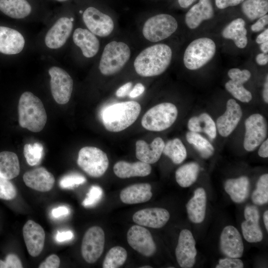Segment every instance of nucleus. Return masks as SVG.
<instances>
[{
	"label": "nucleus",
	"mask_w": 268,
	"mask_h": 268,
	"mask_svg": "<svg viewBox=\"0 0 268 268\" xmlns=\"http://www.w3.org/2000/svg\"><path fill=\"white\" fill-rule=\"evenodd\" d=\"M214 42L210 38H200L193 41L187 47L183 61L186 68L196 70L204 66L214 57Z\"/></svg>",
	"instance_id": "6"
},
{
	"label": "nucleus",
	"mask_w": 268,
	"mask_h": 268,
	"mask_svg": "<svg viewBox=\"0 0 268 268\" xmlns=\"http://www.w3.org/2000/svg\"><path fill=\"white\" fill-rule=\"evenodd\" d=\"M56 1H59V2H65V1H67L68 0H55Z\"/></svg>",
	"instance_id": "62"
},
{
	"label": "nucleus",
	"mask_w": 268,
	"mask_h": 268,
	"mask_svg": "<svg viewBox=\"0 0 268 268\" xmlns=\"http://www.w3.org/2000/svg\"><path fill=\"white\" fill-rule=\"evenodd\" d=\"M16 195V188L9 180L0 176V199L11 200L14 199Z\"/></svg>",
	"instance_id": "42"
},
{
	"label": "nucleus",
	"mask_w": 268,
	"mask_h": 268,
	"mask_svg": "<svg viewBox=\"0 0 268 268\" xmlns=\"http://www.w3.org/2000/svg\"><path fill=\"white\" fill-rule=\"evenodd\" d=\"M43 147L39 142L33 144H26L24 146L23 153L28 164L30 166L39 164L43 157Z\"/></svg>",
	"instance_id": "40"
},
{
	"label": "nucleus",
	"mask_w": 268,
	"mask_h": 268,
	"mask_svg": "<svg viewBox=\"0 0 268 268\" xmlns=\"http://www.w3.org/2000/svg\"><path fill=\"white\" fill-rule=\"evenodd\" d=\"M247 33L245 21L241 18H238L225 27L222 35L225 39L232 40L237 47L243 49L248 43Z\"/></svg>",
	"instance_id": "31"
},
{
	"label": "nucleus",
	"mask_w": 268,
	"mask_h": 268,
	"mask_svg": "<svg viewBox=\"0 0 268 268\" xmlns=\"http://www.w3.org/2000/svg\"><path fill=\"white\" fill-rule=\"evenodd\" d=\"M52 95L55 101L61 105L68 102L73 91V81L64 68L53 66L48 69Z\"/></svg>",
	"instance_id": "10"
},
{
	"label": "nucleus",
	"mask_w": 268,
	"mask_h": 268,
	"mask_svg": "<svg viewBox=\"0 0 268 268\" xmlns=\"http://www.w3.org/2000/svg\"><path fill=\"white\" fill-rule=\"evenodd\" d=\"M257 63L261 66H264L268 64V55L264 53L258 54L256 58Z\"/></svg>",
	"instance_id": "56"
},
{
	"label": "nucleus",
	"mask_w": 268,
	"mask_h": 268,
	"mask_svg": "<svg viewBox=\"0 0 268 268\" xmlns=\"http://www.w3.org/2000/svg\"><path fill=\"white\" fill-rule=\"evenodd\" d=\"M163 153L176 164L183 162L187 156L186 148L178 138L168 140L165 143Z\"/></svg>",
	"instance_id": "36"
},
{
	"label": "nucleus",
	"mask_w": 268,
	"mask_h": 268,
	"mask_svg": "<svg viewBox=\"0 0 268 268\" xmlns=\"http://www.w3.org/2000/svg\"><path fill=\"white\" fill-rule=\"evenodd\" d=\"M85 178L77 173L69 174L63 177L60 181V186L63 189H71L86 182Z\"/></svg>",
	"instance_id": "43"
},
{
	"label": "nucleus",
	"mask_w": 268,
	"mask_h": 268,
	"mask_svg": "<svg viewBox=\"0 0 268 268\" xmlns=\"http://www.w3.org/2000/svg\"><path fill=\"white\" fill-rule=\"evenodd\" d=\"M170 218V213L164 208H147L136 211L133 216V221L140 226L153 228L163 227Z\"/></svg>",
	"instance_id": "21"
},
{
	"label": "nucleus",
	"mask_w": 268,
	"mask_h": 268,
	"mask_svg": "<svg viewBox=\"0 0 268 268\" xmlns=\"http://www.w3.org/2000/svg\"><path fill=\"white\" fill-rule=\"evenodd\" d=\"M129 46L123 42L113 41L104 47L99 64L100 72L111 75L120 71L131 57Z\"/></svg>",
	"instance_id": "4"
},
{
	"label": "nucleus",
	"mask_w": 268,
	"mask_h": 268,
	"mask_svg": "<svg viewBox=\"0 0 268 268\" xmlns=\"http://www.w3.org/2000/svg\"><path fill=\"white\" fill-rule=\"evenodd\" d=\"M127 241L134 250L146 257H150L156 247L150 232L140 225H133L127 232Z\"/></svg>",
	"instance_id": "14"
},
{
	"label": "nucleus",
	"mask_w": 268,
	"mask_h": 268,
	"mask_svg": "<svg viewBox=\"0 0 268 268\" xmlns=\"http://www.w3.org/2000/svg\"><path fill=\"white\" fill-rule=\"evenodd\" d=\"M22 233L29 254L33 257L39 256L43 249L45 240V233L42 227L29 220L23 226Z\"/></svg>",
	"instance_id": "18"
},
{
	"label": "nucleus",
	"mask_w": 268,
	"mask_h": 268,
	"mask_svg": "<svg viewBox=\"0 0 268 268\" xmlns=\"http://www.w3.org/2000/svg\"><path fill=\"white\" fill-rule=\"evenodd\" d=\"M263 97L264 101L266 103H268V75H267L266 81L264 83L263 91Z\"/></svg>",
	"instance_id": "58"
},
{
	"label": "nucleus",
	"mask_w": 268,
	"mask_h": 268,
	"mask_svg": "<svg viewBox=\"0 0 268 268\" xmlns=\"http://www.w3.org/2000/svg\"><path fill=\"white\" fill-rule=\"evenodd\" d=\"M18 121L20 126L32 132L41 131L47 122V114L42 101L33 93L25 91L18 102Z\"/></svg>",
	"instance_id": "3"
},
{
	"label": "nucleus",
	"mask_w": 268,
	"mask_h": 268,
	"mask_svg": "<svg viewBox=\"0 0 268 268\" xmlns=\"http://www.w3.org/2000/svg\"><path fill=\"white\" fill-rule=\"evenodd\" d=\"M0 11L15 19L28 18L32 12V7L27 0H0Z\"/></svg>",
	"instance_id": "29"
},
{
	"label": "nucleus",
	"mask_w": 268,
	"mask_h": 268,
	"mask_svg": "<svg viewBox=\"0 0 268 268\" xmlns=\"http://www.w3.org/2000/svg\"><path fill=\"white\" fill-rule=\"evenodd\" d=\"M20 172L19 162L17 155L12 152H0V176L8 180L16 177Z\"/></svg>",
	"instance_id": "33"
},
{
	"label": "nucleus",
	"mask_w": 268,
	"mask_h": 268,
	"mask_svg": "<svg viewBox=\"0 0 268 268\" xmlns=\"http://www.w3.org/2000/svg\"><path fill=\"white\" fill-rule=\"evenodd\" d=\"M244 0H215L216 6L219 9H224L229 6H236Z\"/></svg>",
	"instance_id": "50"
},
{
	"label": "nucleus",
	"mask_w": 268,
	"mask_h": 268,
	"mask_svg": "<svg viewBox=\"0 0 268 268\" xmlns=\"http://www.w3.org/2000/svg\"><path fill=\"white\" fill-rule=\"evenodd\" d=\"M127 258V252L121 246L112 247L108 252L103 261V268H118L122 266Z\"/></svg>",
	"instance_id": "38"
},
{
	"label": "nucleus",
	"mask_w": 268,
	"mask_h": 268,
	"mask_svg": "<svg viewBox=\"0 0 268 268\" xmlns=\"http://www.w3.org/2000/svg\"><path fill=\"white\" fill-rule=\"evenodd\" d=\"M225 87L234 98L241 102L248 103L252 99L251 93L242 83L230 80L226 82Z\"/></svg>",
	"instance_id": "41"
},
{
	"label": "nucleus",
	"mask_w": 268,
	"mask_h": 268,
	"mask_svg": "<svg viewBox=\"0 0 268 268\" xmlns=\"http://www.w3.org/2000/svg\"><path fill=\"white\" fill-rule=\"evenodd\" d=\"M263 219L267 231H268V211L266 210L263 214Z\"/></svg>",
	"instance_id": "61"
},
{
	"label": "nucleus",
	"mask_w": 268,
	"mask_h": 268,
	"mask_svg": "<svg viewBox=\"0 0 268 268\" xmlns=\"http://www.w3.org/2000/svg\"><path fill=\"white\" fill-rule=\"evenodd\" d=\"M105 244V233L99 226H94L85 232L82 239L81 252L88 263L96 262L101 256Z\"/></svg>",
	"instance_id": "12"
},
{
	"label": "nucleus",
	"mask_w": 268,
	"mask_h": 268,
	"mask_svg": "<svg viewBox=\"0 0 268 268\" xmlns=\"http://www.w3.org/2000/svg\"><path fill=\"white\" fill-rule=\"evenodd\" d=\"M70 211L68 207L66 206H60L54 208L51 212L52 216L54 218H60L67 215Z\"/></svg>",
	"instance_id": "52"
},
{
	"label": "nucleus",
	"mask_w": 268,
	"mask_h": 268,
	"mask_svg": "<svg viewBox=\"0 0 268 268\" xmlns=\"http://www.w3.org/2000/svg\"><path fill=\"white\" fill-rule=\"evenodd\" d=\"M268 41V29H265L262 33L260 34L257 39L256 42L258 44H262L263 43Z\"/></svg>",
	"instance_id": "57"
},
{
	"label": "nucleus",
	"mask_w": 268,
	"mask_h": 268,
	"mask_svg": "<svg viewBox=\"0 0 268 268\" xmlns=\"http://www.w3.org/2000/svg\"><path fill=\"white\" fill-rule=\"evenodd\" d=\"M242 114L239 104L233 99H229L225 112L216 120V129L220 135L223 137L229 135L237 126Z\"/></svg>",
	"instance_id": "16"
},
{
	"label": "nucleus",
	"mask_w": 268,
	"mask_h": 268,
	"mask_svg": "<svg viewBox=\"0 0 268 268\" xmlns=\"http://www.w3.org/2000/svg\"><path fill=\"white\" fill-rule=\"evenodd\" d=\"M251 199L257 205H262L268 201V174H265L259 178L256 189L253 191Z\"/></svg>",
	"instance_id": "39"
},
{
	"label": "nucleus",
	"mask_w": 268,
	"mask_h": 268,
	"mask_svg": "<svg viewBox=\"0 0 268 268\" xmlns=\"http://www.w3.org/2000/svg\"><path fill=\"white\" fill-rule=\"evenodd\" d=\"M220 248L229 258H239L243 255L244 245L241 234L232 225L225 227L220 235Z\"/></svg>",
	"instance_id": "19"
},
{
	"label": "nucleus",
	"mask_w": 268,
	"mask_h": 268,
	"mask_svg": "<svg viewBox=\"0 0 268 268\" xmlns=\"http://www.w3.org/2000/svg\"><path fill=\"white\" fill-rule=\"evenodd\" d=\"M144 90V85L141 83H137L134 85V88L131 90L129 95L131 98L137 97L142 94Z\"/></svg>",
	"instance_id": "54"
},
{
	"label": "nucleus",
	"mask_w": 268,
	"mask_h": 268,
	"mask_svg": "<svg viewBox=\"0 0 268 268\" xmlns=\"http://www.w3.org/2000/svg\"><path fill=\"white\" fill-rule=\"evenodd\" d=\"M245 220L241 224L242 234L245 239L250 243L260 242L263 233L259 225L260 213L254 205H247L244 209Z\"/></svg>",
	"instance_id": "20"
},
{
	"label": "nucleus",
	"mask_w": 268,
	"mask_h": 268,
	"mask_svg": "<svg viewBox=\"0 0 268 268\" xmlns=\"http://www.w3.org/2000/svg\"><path fill=\"white\" fill-rule=\"evenodd\" d=\"M245 134L243 142L245 149L254 151L266 139L267 126L265 118L260 114L250 116L245 122Z\"/></svg>",
	"instance_id": "11"
},
{
	"label": "nucleus",
	"mask_w": 268,
	"mask_h": 268,
	"mask_svg": "<svg viewBox=\"0 0 268 268\" xmlns=\"http://www.w3.org/2000/svg\"><path fill=\"white\" fill-rule=\"evenodd\" d=\"M73 237V234L71 231H58L55 237V239L58 242H63L70 240Z\"/></svg>",
	"instance_id": "51"
},
{
	"label": "nucleus",
	"mask_w": 268,
	"mask_h": 268,
	"mask_svg": "<svg viewBox=\"0 0 268 268\" xmlns=\"http://www.w3.org/2000/svg\"><path fill=\"white\" fill-rule=\"evenodd\" d=\"M172 57L171 48L157 44L142 50L136 57L134 66L136 72L143 77L159 75L169 67Z\"/></svg>",
	"instance_id": "1"
},
{
	"label": "nucleus",
	"mask_w": 268,
	"mask_h": 268,
	"mask_svg": "<svg viewBox=\"0 0 268 268\" xmlns=\"http://www.w3.org/2000/svg\"><path fill=\"white\" fill-rule=\"evenodd\" d=\"M196 0H178L181 7L187 8L193 4Z\"/></svg>",
	"instance_id": "59"
},
{
	"label": "nucleus",
	"mask_w": 268,
	"mask_h": 268,
	"mask_svg": "<svg viewBox=\"0 0 268 268\" xmlns=\"http://www.w3.org/2000/svg\"><path fill=\"white\" fill-rule=\"evenodd\" d=\"M242 10L250 20H254L265 15L268 12V0H245Z\"/></svg>",
	"instance_id": "37"
},
{
	"label": "nucleus",
	"mask_w": 268,
	"mask_h": 268,
	"mask_svg": "<svg viewBox=\"0 0 268 268\" xmlns=\"http://www.w3.org/2000/svg\"><path fill=\"white\" fill-rule=\"evenodd\" d=\"M22 267L20 260L15 254L7 255L5 261L0 260V268H21Z\"/></svg>",
	"instance_id": "47"
},
{
	"label": "nucleus",
	"mask_w": 268,
	"mask_h": 268,
	"mask_svg": "<svg viewBox=\"0 0 268 268\" xmlns=\"http://www.w3.org/2000/svg\"><path fill=\"white\" fill-rule=\"evenodd\" d=\"M103 190L98 186H92L82 202L83 206L91 207L95 205L102 198Z\"/></svg>",
	"instance_id": "44"
},
{
	"label": "nucleus",
	"mask_w": 268,
	"mask_h": 268,
	"mask_svg": "<svg viewBox=\"0 0 268 268\" xmlns=\"http://www.w3.org/2000/svg\"><path fill=\"white\" fill-rule=\"evenodd\" d=\"M141 111L140 104L134 101L116 103L105 107L101 112V118L105 129L117 133L131 126Z\"/></svg>",
	"instance_id": "2"
},
{
	"label": "nucleus",
	"mask_w": 268,
	"mask_h": 268,
	"mask_svg": "<svg viewBox=\"0 0 268 268\" xmlns=\"http://www.w3.org/2000/svg\"><path fill=\"white\" fill-rule=\"evenodd\" d=\"M199 172L200 166L197 163L192 162L186 163L176 171V180L181 187H189L196 181Z\"/></svg>",
	"instance_id": "34"
},
{
	"label": "nucleus",
	"mask_w": 268,
	"mask_h": 268,
	"mask_svg": "<svg viewBox=\"0 0 268 268\" xmlns=\"http://www.w3.org/2000/svg\"><path fill=\"white\" fill-rule=\"evenodd\" d=\"M213 15L211 0H200L186 14L185 22L189 28L194 29L203 21L212 18Z\"/></svg>",
	"instance_id": "25"
},
{
	"label": "nucleus",
	"mask_w": 268,
	"mask_h": 268,
	"mask_svg": "<svg viewBox=\"0 0 268 268\" xmlns=\"http://www.w3.org/2000/svg\"><path fill=\"white\" fill-rule=\"evenodd\" d=\"M177 28L178 22L173 16L168 14H159L146 20L143 26L142 34L146 40L157 42L170 37Z\"/></svg>",
	"instance_id": "8"
},
{
	"label": "nucleus",
	"mask_w": 268,
	"mask_h": 268,
	"mask_svg": "<svg viewBox=\"0 0 268 268\" xmlns=\"http://www.w3.org/2000/svg\"><path fill=\"white\" fill-rule=\"evenodd\" d=\"M151 187L148 183L135 184L123 189L120 195L121 201L126 204L146 202L152 196Z\"/></svg>",
	"instance_id": "27"
},
{
	"label": "nucleus",
	"mask_w": 268,
	"mask_h": 268,
	"mask_svg": "<svg viewBox=\"0 0 268 268\" xmlns=\"http://www.w3.org/2000/svg\"><path fill=\"white\" fill-rule=\"evenodd\" d=\"M188 128L190 132L204 133L210 139H214L217 134L216 124L210 116L203 113L199 116L191 117L188 122Z\"/></svg>",
	"instance_id": "32"
},
{
	"label": "nucleus",
	"mask_w": 268,
	"mask_h": 268,
	"mask_svg": "<svg viewBox=\"0 0 268 268\" xmlns=\"http://www.w3.org/2000/svg\"><path fill=\"white\" fill-rule=\"evenodd\" d=\"M74 19L62 15L56 18L46 30L43 43L47 50L57 51L64 47L72 33Z\"/></svg>",
	"instance_id": "7"
},
{
	"label": "nucleus",
	"mask_w": 268,
	"mask_h": 268,
	"mask_svg": "<svg viewBox=\"0 0 268 268\" xmlns=\"http://www.w3.org/2000/svg\"><path fill=\"white\" fill-rule=\"evenodd\" d=\"M228 75L230 80L243 84L250 78L251 73L247 69L241 70L239 68H234L228 71Z\"/></svg>",
	"instance_id": "45"
},
{
	"label": "nucleus",
	"mask_w": 268,
	"mask_h": 268,
	"mask_svg": "<svg viewBox=\"0 0 268 268\" xmlns=\"http://www.w3.org/2000/svg\"><path fill=\"white\" fill-rule=\"evenodd\" d=\"M132 83L127 82L121 86L116 92V95L118 97H124L129 94L132 88Z\"/></svg>",
	"instance_id": "53"
},
{
	"label": "nucleus",
	"mask_w": 268,
	"mask_h": 268,
	"mask_svg": "<svg viewBox=\"0 0 268 268\" xmlns=\"http://www.w3.org/2000/svg\"><path fill=\"white\" fill-rule=\"evenodd\" d=\"M165 145L160 137L154 138L150 144L143 140H138L135 143V155L141 161L153 164L160 159Z\"/></svg>",
	"instance_id": "24"
},
{
	"label": "nucleus",
	"mask_w": 268,
	"mask_h": 268,
	"mask_svg": "<svg viewBox=\"0 0 268 268\" xmlns=\"http://www.w3.org/2000/svg\"><path fill=\"white\" fill-rule=\"evenodd\" d=\"M268 23V15H265L259 18L258 21L253 24L251 29L253 32H259L262 30Z\"/></svg>",
	"instance_id": "49"
},
{
	"label": "nucleus",
	"mask_w": 268,
	"mask_h": 268,
	"mask_svg": "<svg viewBox=\"0 0 268 268\" xmlns=\"http://www.w3.org/2000/svg\"><path fill=\"white\" fill-rule=\"evenodd\" d=\"M224 189L234 202H243L249 195V179L245 176L235 179H229L224 183Z\"/></svg>",
	"instance_id": "30"
},
{
	"label": "nucleus",
	"mask_w": 268,
	"mask_h": 268,
	"mask_svg": "<svg viewBox=\"0 0 268 268\" xmlns=\"http://www.w3.org/2000/svg\"><path fill=\"white\" fill-rule=\"evenodd\" d=\"M26 45V39L19 31L0 26V53L15 55L21 53Z\"/></svg>",
	"instance_id": "17"
},
{
	"label": "nucleus",
	"mask_w": 268,
	"mask_h": 268,
	"mask_svg": "<svg viewBox=\"0 0 268 268\" xmlns=\"http://www.w3.org/2000/svg\"><path fill=\"white\" fill-rule=\"evenodd\" d=\"M186 139L198 151L200 156L204 159L211 157L214 152L212 145L204 137L197 133L188 132Z\"/></svg>",
	"instance_id": "35"
},
{
	"label": "nucleus",
	"mask_w": 268,
	"mask_h": 268,
	"mask_svg": "<svg viewBox=\"0 0 268 268\" xmlns=\"http://www.w3.org/2000/svg\"><path fill=\"white\" fill-rule=\"evenodd\" d=\"M60 265V260L58 256L52 254L39 266V268H57Z\"/></svg>",
	"instance_id": "48"
},
{
	"label": "nucleus",
	"mask_w": 268,
	"mask_h": 268,
	"mask_svg": "<svg viewBox=\"0 0 268 268\" xmlns=\"http://www.w3.org/2000/svg\"><path fill=\"white\" fill-rule=\"evenodd\" d=\"M258 150L259 155L263 158L268 157V139H265L261 144Z\"/></svg>",
	"instance_id": "55"
},
{
	"label": "nucleus",
	"mask_w": 268,
	"mask_h": 268,
	"mask_svg": "<svg viewBox=\"0 0 268 268\" xmlns=\"http://www.w3.org/2000/svg\"><path fill=\"white\" fill-rule=\"evenodd\" d=\"M107 154L94 146H85L78 152L77 163L88 175L95 178L101 177L109 166Z\"/></svg>",
	"instance_id": "9"
},
{
	"label": "nucleus",
	"mask_w": 268,
	"mask_h": 268,
	"mask_svg": "<svg viewBox=\"0 0 268 268\" xmlns=\"http://www.w3.org/2000/svg\"><path fill=\"white\" fill-rule=\"evenodd\" d=\"M82 13V20L89 30L96 36L104 37L113 31L114 24L112 18L93 6L86 8Z\"/></svg>",
	"instance_id": "13"
},
{
	"label": "nucleus",
	"mask_w": 268,
	"mask_h": 268,
	"mask_svg": "<svg viewBox=\"0 0 268 268\" xmlns=\"http://www.w3.org/2000/svg\"><path fill=\"white\" fill-rule=\"evenodd\" d=\"M74 44L86 58L94 57L98 52L100 42L95 35L86 28H76L72 33Z\"/></svg>",
	"instance_id": "22"
},
{
	"label": "nucleus",
	"mask_w": 268,
	"mask_h": 268,
	"mask_svg": "<svg viewBox=\"0 0 268 268\" xmlns=\"http://www.w3.org/2000/svg\"><path fill=\"white\" fill-rule=\"evenodd\" d=\"M178 114V109L174 104L161 103L151 108L145 113L141 119V125L150 131H163L174 123Z\"/></svg>",
	"instance_id": "5"
},
{
	"label": "nucleus",
	"mask_w": 268,
	"mask_h": 268,
	"mask_svg": "<svg viewBox=\"0 0 268 268\" xmlns=\"http://www.w3.org/2000/svg\"><path fill=\"white\" fill-rule=\"evenodd\" d=\"M197 254L196 242L192 233L188 229L182 230L175 249L178 264L183 268H192L195 265Z\"/></svg>",
	"instance_id": "15"
},
{
	"label": "nucleus",
	"mask_w": 268,
	"mask_h": 268,
	"mask_svg": "<svg viewBox=\"0 0 268 268\" xmlns=\"http://www.w3.org/2000/svg\"><path fill=\"white\" fill-rule=\"evenodd\" d=\"M23 180L28 187L37 191H50L55 183L53 175L44 167H39L24 173Z\"/></svg>",
	"instance_id": "23"
},
{
	"label": "nucleus",
	"mask_w": 268,
	"mask_h": 268,
	"mask_svg": "<svg viewBox=\"0 0 268 268\" xmlns=\"http://www.w3.org/2000/svg\"><path fill=\"white\" fill-rule=\"evenodd\" d=\"M206 195L204 189L198 188L194 191L193 197L186 204L187 212L190 220L194 223H201L205 216Z\"/></svg>",
	"instance_id": "26"
},
{
	"label": "nucleus",
	"mask_w": 268,
	"mask_h": 268,
	"mask_svg": "<svg viewBox=\"0 0 268 268\" xmlns=\"http://www.w3.org/2000/svg\"><path fill=\"white\" fill-rule=\"evenodd\" d=\"M244 267L243 262L238 258H226L219 259L216 268H242Z\"/></svg>",
	"instance_id": "46"
},
{
	"label": "nucleus",
	"mask_w": 268,
	"mask_h": 268,
	"mask_svg": "<svg viewBox=\"0 0 268 268\" xmlns=\"http://www.w3.org/2000/svg\"><path fill=\"white\" fill-rule=\"evenodd\" d=\"M113 170L117 177L125 179L148 176L151 173V167L149 164L141 161L134 163L120 161L114 165Z\"/></svg>",
	"instance_id": "28"
},
{
	"label": "nucleus",
	"mask_w": 268,
	"mask_h": 268,
	"mask_svg": "<svg viewBox=\"0 0 268 268\" xmlns=\"http://www.w3.org/2000/svg\"><path fill=\"white\" fill-rule=\"evenodd\" d=\"M260 49L263 53L267 54L268 52V41L261 44Z\"/></svg>",
	"instance_id": "60"
},
{
	"label": "nucleus",
	"mask_w": 268,
	"mask_h": 268,
	"mask_svg": "<svg viewBox=\"0 0 268 268\" xmlns=\"http://www.w3.org/2000/svg\"><path fill=\"white\" fill-rule=\"evenodd\" d=\"M140 268H151L152 267H150V266H144V267H141Z\"/></svg>",
	"instance_id": "63"
}]
</instances>
